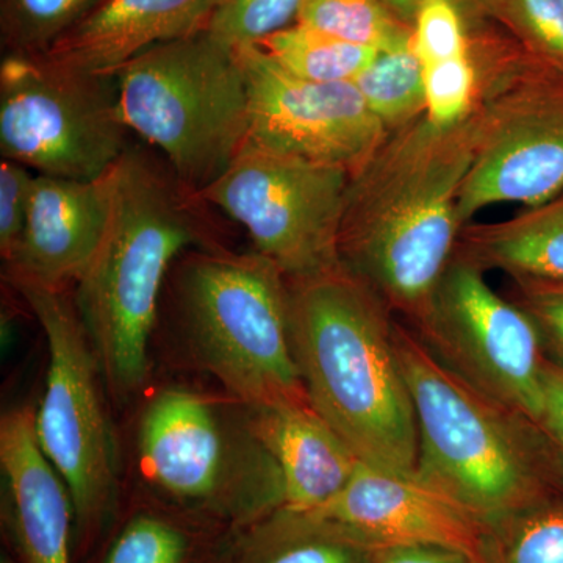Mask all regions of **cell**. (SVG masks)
I'll return each instance as SVG.
<instances>
[{
	"instance_id": "obj_1",
	"label": "cell",
	"mask_w": 563,
	"mask_h": 563,
	"mask_svg": "<svg viewBox=\"0 0 563 563\" xmlns=\"http://www.w3.org/2000/svg\"><path fill=\"white\" fill-rule=\"evenodd\" d=\"M476 154V120L443 125L421 114L388 132L351 173L340 263L413 322L457 250V201Z\"/></svg>"
},
{
	"instance_id": "obj_2",
	"label": "cell",
	"mask_w": 563,
	"mask_h": 563,
	"mask_svg": "<svg viewBox=\"0 0 563 563\" xmlns=\"http://www.w3.org/2000/svg\"><path fill=\"white\" fill-rule=\"evenodd\" d=\"M109 217L101 243L76 282L74 302L103 380L117 399L150 379V344L163 287L185 252L217 247L209 203L162 155L132 144L103 174Z\"/></svg>"
},
{
	"instance_id": "obj_3",
	"label": "cell",
	"mask_w": 563,
	"mask_h": 563,
	"mask_svg": "<svg viewBox=\"0 0 563 563\" xmlns=\"http://www.w3.org/2000/svg\"><path fill=\"white\" fill-rule=\"evenodd\" d=\"M287 282L292 354L310 402L362 462L415 474L417 422L398 317L342 263Z\"/></svg>"
},
{
	"instance_id": "obj_4",
	"label": "cell",
	"mask_w": 563,
	"mask_h": 563,
	"mask_svg": "<svg viewBox=\"0 0 563 563\" xmlns=\"http://www.w3.org/2000/svg\"><path fill=\"white\" fill-rule=\"evenodd\" d=\"M396 347L417 422L418 479L483 528L563 496L531 418L474 390L444 368L401 318L396 322Z\"/></svg>"
},
{
	"instance_id": "obj_5",
	"label": "cell",
	"mask_w": 563,
	"mask_h": 563,
	"mask_svg": "<svg viewBox=\"0 0 563 563\" xmlns=\"http://www.w3.org/2000/svg\"><path fill=\"white\" fill-rule=\"evenodd\" d=\"M177 317L195 361L246 407L309 399L290 331L287 276L258 254L196 247L173 268Z\"/></svg>"
},
{
	"instance_id": "obj_6",
	"label": "cell",
	"mask_w": 563,
	"mask_h": 563,
	"mask_svg": "<svg viewBox=\"0 0 563 563\" xmlns=\"http://www.w3.org/2000/svg\"><path fill=\"white\" fill-rule=\"evenodd\" d=\"M466 31L477 74L476 154L459 195L462 225L488 207L526 209L563 191V68L496 22Z\"/></svg>"
},
{
	"instance_id": "obj_7",
	"label": "cell",
	"mask_w": 563,
	"mask_h": 563,
	"mask_svg": "<svg viewBox=\"0 0 563 563\" xmlns=\"http://www.w3.org/2000/svg\"><path fill=\"white\" fill-rule=\"evenodd\" d=\"M140 465L158 499L244 531L284 509V483L246 406L166 388L140 422Z\"/></svg>"
},
{
	"instance_id": "obj_8",
	"label": "cell",
	"mask_w": 563,
	"mask_h": 563,
	"mask_svg": "<svg viewBox=\"0 0 563 563\" xmlns=\"http://www.w3.org/2000/svg\"><path fill=\"white\" fill-rule=\"evenodd\" d=\"M122 120L201 191L250 133V91L236 52L203 31L141 52L114 70Z\"/></svg>"
},
{
	"instance_id": "obj_9",
	"label": "cell",
	"mask_w": 563,
	"mask_h": 563,
	"mask_svg": "<svg viewBox=\"0 0 563 563\" xmlns=\"http://www.w3.org/2000/svg\"><path fill=\"white\" fill-rule=\"evenodd\" d=\"M11 285L46 336L49 366L35 433L73 499L74 555L80 559L106 539L118 510L117 443L103 402L101 365L66 288Z\"/></svg>"
},
{
	"instance_id": "obj_10",
	"label": "cell",
	"mask_w": 563,
	"mask_h": 563,
	"mask_svg": "<svg viewBox=\"0 0 563 563\" xmlns=\"http://www.w3.org/2000/svg\"><path fill=\"white\" fill-rule=\"evenodd\" d=\"M114 74L43 55L0 65V154L41 176L98 180L131 146Z\"/></svg>"
},
{
	"instance_id": "obj_11",
	"label": "cell",
	"mask_w": 563,
	"mask_h": 563,
	"mask_svg": "<svg viewBox=\"0 0 563 563\" xmlns=\"http://www.w3.org/2000/svg\"><path fill=\"white\" fill-rule=\"evenodd\" d=\"M483 266L455 250L418 320L407 322L444 368L537 422L548 357L529 314L493 290Z\"/></svg>"
},
{
	"instance_id": "obj_12",
	"label": "cell",
	"mask_w": 563,
	"mask_h": 563,
	"mask_svg": "<svg viewBox=\"0 0 563 563\" xmlns=\"http://www.w3.org/2000/svg\"><path fill=\"white\" fill-rule=\"evenodd\" d=\"M351 173L244 144L229 168L199 191L250 233L258 254L287 277L339 265Z\"/></svg>"
},
{
	"instance_id": "obj_13",
	"label": "cell",
	"mask_w": 563,
	"mask_h": 563,
	"mask_svg": "<svg viewBox=\"0 0 563 563\" xmlns=\"http://www.w3.org/2000/svg\"><path fill=\"white\" fill-rule=\"evenodd\" d=\"M235 52L250 91L247 143L354 173L387 136L352 81L299 79L261 46Z\"/></svg>"
},
{
	"instance_id": "obj_14",
	"label": "cell",
	"mask_w": 563,
	"mask_h": 563,
	"mask_svg": "<svg viewBox=\"0 0 563 563\" xmlns=\"http://www.w3.org/2000/svg\"><path fill=\"white\" fill-rule=\"evenodd\" d=\"M317 512L377 548L435 547L479 558L483 525L415 474L358 463L350 483Z\"/></svg>"
},
{
	"instance_id": "obj_15",
	"label": "cell",
	"mask_w": 563,
	"mask_h": 563,
	"mask_svg": "<svg viewBox=\"0 0 563 563\" xmlns=\"http://www.w3.org/2000/svg\"><path fill=\"white\" fill-rule=\"evenodd\" d=\"M2 520L22 563H76V514L68 487L41 450L35 412L9 410L0 420Z\"/></svg>"
},
{
	"instance_id": "obj_16",
	"label": "cell",
	"mask_w": 563,
	"mask_h": 563,
	"mask_svg": "<svg viewBox=\"0 0 563 563\" xmlns=\"http://www.w3.org/2000/svg\"><path fill=\"white\" fill-rule=\"evenodd\" d=\"M107 217L102 177L87 181L35 174L24 232L5 263L7 280L49 288L76 284L101 243Z\"/></svg>"
},
{
	"instance_id": "obj_17",
	"label": "cell",
	"mask_w": 563,
	"mask_h": 563,
	"mask_svg": "<svg viewBox=\"0 0 563 563\" xmlns=\"http://www.w3.org/2000/svg\"><path fill=\"white\" fill-rule=\"evenodd\" d=\"M222 0H102L43 57L113 74L141 52L207 31Z\"/></svg>"
},
{
	"instance_id": "obj_18",
	"label": "cell",
	"mask_w": 563,
	"mask_h": 563,
	"mask_svg": "<svg viewBox=\"0 0 563 563\" xmlns=\"http://www.w3.org/2000/svg\"><path fill=\"white\" fill-rule=\"evenodd\" d=\"M246 409L252 429L279 466L285 509H321L350 483L361 459L310 399Z\"/></svg>"
},
{
	"instance_id": "obj_19",
	"label": "cell",
	"mask_w": 563,
	"mask_h": 563,
	"mask_svg": "<svg viewBox=\"0 0 563 563\" xmlns=\"http://www.w3.org/2000/svg\"><path fill=\"white\" fill-rule=\"evenodd\" d=\"M240 532L162 499L139 503L106 539L99 563H229Z\"/></svg>"
},
{
	"instance_id": "obj_20",
	"label": "cell",
	"mask_w": 563,
	"mask_h": 563,
	"mask_svg": "<svg viewBox=\"0 0 563 563\" xmlns=\"http://www.w3.org/2000/svg\"><path fill=\"white\" fill-rule=\"evenodd\" d=\"M457 251L485 272L563 280V191L509 220L463 225Z\"/></svg>"
},
{
	"instance_id": "obj_21",
	"label": "cell",
	"mask_w": 563,
	"mask_h": 563,
	"mask_svg": "<svg viewBox=\"0 0 563 563\" xmlns=\"http://www.w3.org/2000/svg\"><path fill=\"white\" fill-rule=\"evenodd\" d=\"M379 550L317 510L284 507L240 532L229 563H372Z\"/></svg>"
},
{
	"instance_id": "obj_22",
	"label": "cell",
	"mask_w": 563,
	"mask_h": 563,
	"mask_svg": "<svg viewBox=\"0 0 563 563\" xmlns=\"http://www.w3.org/2000/svg\"><path fill=\"white\" fill-rule=\"evenodd\" d=\"M257 46L291 76L321 84L357 79L379 54L299 22L273 33Z\"/></svg>"
},
{
	"instance_id": "obj_23",
	"label": "cell",
	"mask_w": 563,
	"mask_h": 563,
	"mask_svg": "<svg viewBox=\"0 0 563 563\" xmlns=\"http://www.w3.org/2000/svg\"><path fill=\"white\" fill-rule=\"evenodd\" d=\"M477 563H563V496L485 525Z\"/></svg>"
},
{
	"instance_id": "obj_24",
	"label": "cell",
	"mask_w": 563,
	"mask_h": 563,
	"mask_svg": "<svg viewBox=\"0 0 563 563\" xmlns=\"http://www.w3.org/2000/svg\"><path fill=\"white\" fill-rule=\"evenodd\" d=\"M352 84L388 132L426 113L424 68L413 41L398 49L379 52Z\"/></svg>"
},
{
	"instance_id": "obj_25",
	"label": "cell",
	"mask_w": 563,
	"mask_h": 563,
	"mask_svg": "<svg viewBox=\"0 0 563 563\" xmlns=\"http://www.w3.org/2000/svg\"><path fill=\"white\" fill-rule=\"evenodd\" d=\"M299 24L377 52L413 41V27L383 0H306Z\"/></svg>"
},
{
	"instance_id": "obj_26",
	"label": "cell",
	"mask_w": 563,
	"mask_h": 563,
	"mask_svg": "<svg viewBox=\"0 0 563 563\" xmlns=\"http://www.w3.org/2000/svg\"><path fill=\"white\" fill-rule=\"evenodd\" d=\"M102 0H0L7 55H44Z\"/></svg>"
},
{
	"instance_id": "obj_27",
	"label": "cell",
	"mask_w": 563,
	"mask_h": 563,
	"mask_svg": "<svg viewBox=\"0 0 563 563\" xmlns=\"http://www.w3.org/2000/svg\"><path fill=\"white\" fill-rule=\"evenodd\" d=\"M488 18L526 51L563 68V0H492Z\"/></svg>"
},
{
	"instance_id": "obj_28",
	"label": "cell",
	"mask_w": 563,
	"mask_h": 563,
	"mask_svg": "<svg viewBox=\"0 0 563 563\" xmlns=\"http://www.w3.org/2000/svg\"><path fill=\"white\" fill-rule=\"evenodd\" d=\"M306 0H222L207 32L231 49L257 46L298 21Z\"/></svg>"
},
{
	"instance_id": "obj_29",
	"label": "cell",
	"mask_w": 563,
	"mask_h": 563,
	"mask_svg": "<svg viewBox=\"0 0 563 563\" xmlns=\"http://www.w3.org/2000/svg\"><path fill=\"white\" fill-rule=\"evenodd\" d=\"M422 68L429 120L443 125L466 120L477 98V74L472 55L422 65Z\"/></svg>"
},
{
	"instance_id": "obj_30",
	"label": "cell",
	"mask_w": 563,
	"mask_h": 563,
	"mask_svg": "<svg viewBox=\"0 0 563 563\" xmlns=\"http://www.w3.org/2000/svg\"><path fill=\"white\" fill-rule=\"evenodd\" d=\"M506 296L536 324L548 361L563 368V280L509 276Z\"/></svg>"
},
{
	"instance_id": "obj_31",
	"label": "cell",
	"mask_w": 563,
	"mask_h": 563,
	"mask_svg": "<svg viewBox=\"0 0 563 563\" xmlns=\"http://www.w3.org/2000/svg\"><path fill=\"white\" fill-rule=\"evenodd\" d=\"M413 46L422 65L465 57L468 31L461 11L448 0H429L413 21Z\"/></svg>"
},
{
	"instance_id": "obj_32",
	"label": "cell",
	"mask_w": 563,
	"mask_h": 563,
	"mask_svg": "<svg viewBox=\"0 0 563 563\" xmlns=\"http://www.w3.org/2000/svg\"><path fill=\"white\" fill-rule=\"evenodd\" d=\"M35 174L21 163H0V255L13 257L27 221Z\"/></svg>"
},
{
	"instance_id": "obj_33",
	"label": "cell",
	"mask_w": 563,
	"mask_h": 563,
	"mask_svg": "<svg viewBox=\"0 0 563 563\" xmlns=\"http://www.w3.org/2000/svg\"><path fill=\"white\" fill-rule=\"evenodd\" d=\"M537 428L563 487V368L548 361L543 380V407Z\"/></svg>"
},
{
	"instance_id": "obj_34",
	"label": "cell",
	"mask_w": 563,
	"mask_h": 563,
	"mask_svg": "<svg viewBox=\"0 0 563 563\" xmlns=\"http://www.w3.org/2000/svg\"><path fill=\"white\" fill-rule=\"evenodd\" d=\"M372 563H474L468 555L435 547L383 548Z\"/></svg>"
},
{
	"instance_id": "obj_35",
	"label": "cell",
	"mask_w": 563,
	"mask_h": 563,
	"mask_svg": "<svg viewBox=\"0 0 563 563\" xmlns=\"http://www.w3.org/2000/svg\"><path fill=\"white\" fill-rule=\"evenodd\" d=\"M383 2L385 5L390 7L402 21L413 25L418 11L429 0H383ZM448 2L453 3L455 9L461 11L466 27L490 21L488 13H490L492 0H448Z\"/></svg>"
},
{
	"instance_id": "obj_36",
	"label": "cell",
	"mask_w": 563,
	"mask_h": 563,
	"mask_svg": "<svg viewBox=\"0 0 563 563\" xmlns=\"http://www.w3.org/2000/svg\"><path fill=\"white\" fill-rule=\"evenodd\" d=\"M0 563H22L16 555L11 554H2V562Z\"/></svg>"
}]
</instances>
